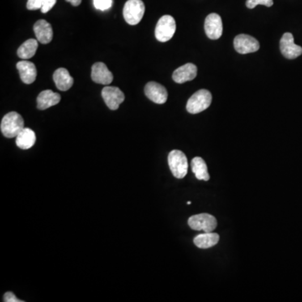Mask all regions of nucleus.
I'll list each match as a JSON object with an SVG mask.
<instances>
[{"label": "nucleus", "instance_id": "12", "mask_svg": "<svg viewBox=\"0 0 302 302\" xmlns=\"http://www.w3.org/2000/svg\"><path fill=\"white\" fill-rule=\"evenodd\" d=\"M91 79L99 84L108 85L113 80V76L105 64L96 62L91 67Z\"/></svg>", "mask_w": 302, "mask_h": 302}, {"label": "nucleus", "instance_id": "24", "mask_svg": "<svg viewBox=\"0 0 302 302\" xmlns=\"http://www.w3.org/2000/svg\"><path fill=\"white\" fill-rule=\"evenodd\" d=\"M43 0H28L26 7L29 10H40L42 7Z\"/></svg>", "mask_w": 302, "mask_h": 302}, {"label": "nucleus", "instance_id": "4", "mask_svg": "<svg viewBox=\"0 0 302 302\" xmlns=\"http://www.w3.org/2000/svg\"><path fill=\"white\" fill-rule=\"evenodd\" d=\"M169 167L176 178L182 179L188 171V158L178 150H174L168 155Z\"/></svg>", "mask_w": 302, "mask_h": 302}, {"label": "nucleus", "instance_id": "16", "mask_svg": "<svg viewBox=\"0 0 302 302\" xmlns=\"http://www.w3.org/2000/svg\"><path fill=\"white\" fill-rule=\"evenodd\" d=\"M61 101V95L52 90H45L41 91L37 97V108L40 110H45L52 106L58 104Z\"/></svg>", "mask_w": 302, "mask_h": 302}, {"label": "nucleus", "instance_id": "25", "mask_svg": "<svg viewBox=\"0 0 302 302\" xmlns=\"http://www.w3.org/2000/svg\"><path fill=\"white\" fill-rule=\"evenodd\" d=\"M56 4V0H43L42 7L40 9L43 14H47Z\"/></svg>", "mask_w": 302, "mask_h": 302}, {"label": "nucleus", "instance_id": "20", "mask_svg": "<svg viewBox=\"0 0 302 302\" xmlns=\"http://www.w3.org/2000/svg\"><path fill=\"white\" fill-rule=\"evenodd\" d=\"M192 170L195 176L198 180H209V176L207 167L206 162L201 157H195L192 160Z\"/></svg>", "mask_w": 302, "mask_h": 302}, {"label": "nucleus", "instance_id": "21", "mask_svg": "<svg viewBox=\"0 0 302 302\" xmlns=\"http://www.w3.org/2000/svg\"><path fill=\"white\" fill-rule=\"evenodd\" d=\"M38 42L37 40L30 39L22 44L17 51V55L19 58L23 60H28L35 56V52L37 51Z\"/></svg>", "mask_w": 302, "mask_h": 302}, {"label": "nucleus", "instance_id": "27", "mask_svg": "<svg viewBox=\"0 0 302 302\" xmlns=\"http://www.w3.org/2000/svg\"><path fill=\"white\" fill-rule=\"evenodd\" d=\"M66 1L68 3H71L73 6H78L82 3V0H66Z\"/></svg>", "mask_w": 302, "mask_h": 302}, {"label": "nucleus", "instance_id": "9", "mask_svg": "<svg viewBox=\"0 0 302 302\" xmlns=\"http://www.w3.org/2000/svg\"><path fill=\"white\" fill-rule=\"evenodd\" d=\"M281 52L286 58L293 60L297 58L302 54V47L295 45L294 42V37L291 33H285L281 38Z\"/></svg>", "mask_w": 302, "mask_h": 302}, {"label": "nucleus", "instance_id": "23", "mask_svg": "<svg viewBox=\"0 0 302 302\" xmlns=\"http://www.w3.org/2000/svg\"><path fill=\"white\" fill-rule=\"evenodd\" d=\"M94 5L97 10L104 11L112 7V0H94Z\"/></svg>", "mask_w": 302, "mask_h": 302}, {"label": "nucleus", "instance_id": "5", "mask_svg": "<svg viewBox=\"0 0 302 302\" xmlns=\"http://www.w3.org/2000/svg\"><path fill=\"white\" fill-rule=\"evenodd\" d=\"M176 20L171 15H163L157 22L155 35L157 40L160 42H167L173 37L176 32Z\"/></svg>", "mask_w": 302, "mask_h": 302}, {"label": "nucleus", "instance_id": "8", "mask_svg": "<svg viewBox=\"0 0 302 302\" xmlns=\"http://www.w3.org/2000/svg\"><path fill=\"white\" fill-rule=\"evenodd\" d=\"M205 32L211 40H218L223 35V21L220 15L213 13L207 15L205 19Z\"/></svg>", "mask_w": 302, "mask_h": 302}, {"label": "nucleus", "instance_id": "15", "mask_svg": "<svg viewBox=\"0 0 302 302\" xmlns=\"http://www.w3.org/2000/svg\"><path fill=\"white\" fill-rule=\"evenodd\" d=\"M34 31L39 42L48 44L53 38V31L51 24L45 19H40L34 25Z\"/></svg>", "mask_w": 302, "mask_h": 302}, {"label": "nucleus", "instance_id": "18", "mask_svg": "<svg viewBox=\"0 0 302 302\" xmlns=\"http://www.w3.org/2000/svg\"><path fill=\"white\" fill-rule=\"evenodd\" d=\"M36 141L35 132L29 128H25L18 135L16 136V145L21 150H29L33 147Z\"/></svg>", "mask_w": 302, "mask_h": 302}, {"label": "nucleus", "instance_id": "14", "mask_svg": "<svg viewBox=\"0 0 302 302\" xmlns=\"http://www.w3.org/2000/svg\"><path fill=\"white\" fill-rule=\"evenodd\" d=\"M197 66L194 64L188 63L177 68L174 72L172 78L176 83H184V82L192 81L197 77Z\"/></svg>", "mask_w": 302, "mask_h": 302}, {"label": "nucleus", "instance_id": "22", "mask_svg": "<svg viewBox=\"0 0 302 302\" xmlns=\"http://www.w3.org/2000/svg\"><path fill=\"white\" fill-rule=\"evenodd\" d=\"M274 5L273 0H247L246 6L248 9H254L257 5H265L266 7H271Z\"/></svg>", "mask_w": 302, "mask_h": 302}, {"label": "nucleus", "instance_id": "3", "mask_svg": "<svg viewBox=\"0 0 302 302\" xmlns=\"http://www.w3.org/2000/svg\"><path fill=\"white\" fill-rule=\"evenodd\" d=\"M146 6L142 0H128L124 6L123 14L125 21L131 26H136L143 19Z\"/></svg>", "mask_w": 302, "mask_h": 302}, {"label": "nucleus", "instance_id": "11", "mask_svg": "<svg viewBox=\"0 0 302 302\" xmlns=\"http://www.w3.org/2000/svg\"><path fill=\"white\" fill-rule=\"evenodd\" d=\"M145 94L148 99L157 104H163L168 99L167 88L158 82H148L145 87Z\"/></svg>", "mask_w": 302, "mask_h": 302}, {"label": "nucleus", "instance_id": "17", "mask_svg": "<svg viewBox=\"0 0 302 302\" xmlns=\"http://www.w3.org/2000/svg\"><path fill=\"white\" fill-rule=\"evenodd\" d=\"M53 80L56 87L61 91H67L73 87L74 80L66 68H59L53 74Z\"/></svg>", "mask_w": 302, "mask_h": 302}, {"label": "nucleus", "instance_id": "6", "mask_svg": "<svg viewBox=\"0 0 302 302\" xmlns=\"http://www.w3.org/2000/svg\"><path fill=\"white\" fill-rule=\"evenodd\" d=\"M188 225L193 230L211 233L217 227V219L208 213H201L192 216L188 219Z\"/></svg>", "mask_w": 302, "mask_h": 302}, {"label": "nucleus", "instance_id": "13", "mask_svg": "<svg viewBox=\"0 0 302 302\" xmlns=\"http://www.w3.org/2000/svg\"><path fill=\"white\" fill-rule=\"evenodd\" d=\"M16 67L19 71V76L24 83L31 84L35 82L37 77V70L35 64L31 61L23 60L17 63Z\"/></svg>", "mask_w": 302, "mask_h": 302}, {"label": "nucleus", "instance_id": "2", "mask_svg": "<svg viewBox=\"0 0 302 302\" xmlns=\"http://www.w3.org/2000/svg\"><path fill=\"white\" fill-rule=\"evenodd\" d=\"M213 96L208 90L201 89L195 92L187 104V110L192 114H197L206 110L211 105Z\"/></svg>", "mask_w": 302, "mask_h": 302}, {"label": "nucleus", "instance_id": "7", "mask_svg": "<svg viewBox=\"0 0 302 302\" xmlns=\"http://www.w3.org/2000/svg\"><path fill=\"white\" fill-rule=\"evenodd\" d=\"M235 50L239 54L253 53L260 50V42L250 35L241 34L237 35L234 41Z\"/></svg>", "mask_w": 302, "mask_h": 302}, {"label": "nucleus", "instance_id": "1", "mask_svg": "<svg viewBox=\"0 0 302 302\" xmlns=\"http://www.w3.org/2000/svg\"><path fill=\"white\" fill-rule=\"evenodd\" d=\"M0 128L2 134L6 138H16V136L25 129V122L19 113L10 112L3 118Z\"/></svg>", "mask_w": 302, "mask_h": 302}, {"label": "nucleus", "instance_id": "19", "mask_svg": "<svg viewBox=\"0 0 302 302\" xmlns=\"http://www.w3.org/2000/svg\"><path fill=\"white\" fill-rule=\"evenodd\" d=\"M219 241V235L215 233H205L197 235L194 239V244L200 248H209L215 246Z\"/></svg>", "mask_w": 302, "mask_h": 302}, {"label": "nucleus", "instance_id": "26", "mask_svg": "<svg viewBox=\"0 0 302 302\" xmlns=\"http://www.w3.org/2000/svg\"><path fill=\"white\" fill-rule=\"evenodd\" d=\"M4 301L5 302H23L15 296L12 292H6L4 295Z\"/></svg>", "mask_w": 302, "mask_h": 302}, {"label": "nucleus", "instance_id": "10", "mask_svg": "<svg viewBox=\"0 0 302 302\" xmlns=\"http://www.w3.org/2000/svg\"><path fill=\"white\" fill-rule=\"evenodd\" d=\"M102 97L111 110H117L125 99L124 92L116 87H104L102 91Z\"/></svg>", "mask_w": 302, "mask_h": 302}]
</instances>
